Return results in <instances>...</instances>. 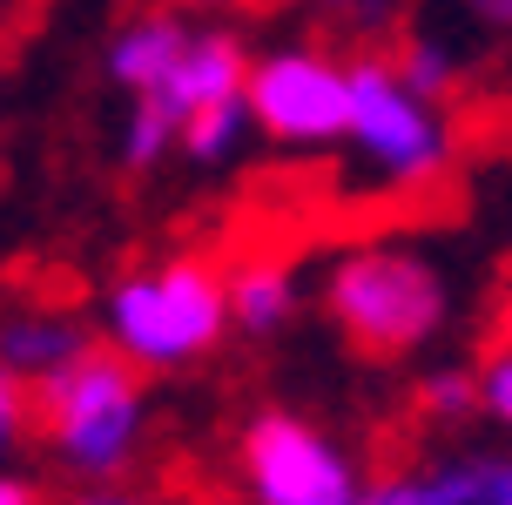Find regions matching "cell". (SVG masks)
Segmentation results:
<instances>
[{
	"label": "cell",
	"instance_id": "obj_1",
	"mask_svg": "<svg viewBox=\"0 0 512 505\" xmlns=\"http://www.w3.org/2000/svg\"><path fill=\"white\" fill-rule=\"evenodd\" d=\"M230 324V283L203 263H169L149 277H128L108 290V337L135 364H189L203 357Z\"/></svg>",
	"mask_w": 512,
	"mask_h": 505
},
{
	"label": "cell",
	"instance_id": "obj_2",
	"mask_svg": "<svg viewBox=\"0 0 512 505\" xmlns=\"http://www.w3.org/2000/svg\"><path fill=\"white\" fill-rule=\"evenodd\" d=\"M331 317L337 330L371 357H405L445 317V283L425 256L411 250H358L337 263L331 277Z\"/></svg>",
	"mask_w": 512,
	"mask_h": 505
},
{
	"label": "cell",
	"instance_id": "obj_3",
	"mask_svg": "<svg viewBox=\"0 0 512 505\" xmlns=\"http://www.w3.org/2000/svg\"><path fill=\"white\" fill-rule=\"evenodd\" d=\"M34 411L48 425L54 452L81 472H115L135 452V431H142V391L128 378V364H115L108 351H88L68 371L41 378Z\"/></svg>",
	"mask_w": 512,
	"mask_h": 505
},
{
	"label": "cell",
	"instance_id": "obj_4",
	"mask_svg": "<svg viewBox=\"0 0 512 505\" xmlns=\"http://www.w3.org/2000/svg\"><path fill=\"white\" fill-rule=\"evenodd\" d=\"M358 162L378 189H425L445 169V122L432 101L411 95L391 61H358L351 68V135Z\"/></svg>",
	"mask_w": 512,
	"mask_h": 505
},
{
	"label": "cell",
	"instance_id": "obj_5",
	"mask_svg": "<svg viewBox=\"0 0 512 505\" xmlns=\"http://www.w3.org/2000/svg\"><path fill=\"white\" fill-rule=\"evenodd\" d=\"M243 101H250V122L290 149H324L351 135V68H337L331 54L290 48L256 61Z\"/></svg>",
	"mask_w": 512,
	"mask_h": 505
},
{
	"label": "cell",
	"instance_id": "obj_6",
	"mask_svg": "<svg viewBox=\"0 0 512 505\" xmlns=\"http://www.w3.org/2000/svg\"><path fill=\"white\" fill-rule=\"evenodd\" d=\"M243 472H250L256 505H358V479L331 438H317L297 418H256L243 438Z\"/></svg>",
	"mask_w": 512,
	"mask_h": 505
},
{
	"label": "cell",
	"instance_id": "obj_7",
	"mask_svg": "<svg viewBox=\"0 0 512 505\" xmlns=\"http://www.w3.org/2000/svg\"><path fill=\"white\" fill-rule=\"evenodd\" d=\"M250 68H256V61H243V48H236L230 34H189L176 75L162 81V95H155V101H162L176 122H189V115H203V108H216V101H243Z\"/></svg>",
	"mask_w": 512,
	"mask_h": 505
},
{
	"label": "cell",
	"instance_id": "obj_8",
	"mask_svg": "<svg viewBox=\"0 0 512 505\" xmlns=\"http://www.w3.org/2000/svg\"><path fill=\"white\" fill-rule=\"evenodd\" d=\"M182 48H189V34L169 14H149V21L122 27V41L108 54V75L122 81V88H135V95H162V81L176 75Z\"/></svg>",
	"mask_w": 512,
	"mask_h": 505
},
{
	"label": "cell",
	"instance_id": "obj_9",
	"mask_svg": "<svg viewBox=\"0 0 512 505\" xmlns=\"http://www.w3.org/2000/svg\"><path fill=\"white\" fill-rule=\"evenodd\" d=\"M75 357H88V337L68 317H14V324H0V364L14 378L41 384L54 371H68Z\"/></svg>",
	"mask_w": 512,
	"mask_h": 505
},
{
	"label": "cell",
	"instance_id": "obj_10",
	"mask_svg": "<svg viewBox=\"0 0 512 505\" xmlns=\"http://www.w3.org/2000/svg\"><path fill=\"white\" fill-rule=\"evenodd\" d=\"M223 283H230V324L243 330H277L290 317V303H297V283H290V270L277 256H250Z\"/></svg>",
	"mask_w": 512,
	"mask_h": 505
},
{
	"label": "cell",
	"instance_id": "obj_11",
	"mask_svg": "<svg viewBox=\"0 0 512 505\" xmlns=\"http://www.w3.org/2000/svg\"><path fill=\"white\" fill-rule=\"evenodd\" d=\"M243 122H250V101H216V108H203V115L182 122V149L196 155V162H223V155L236 149Z\"/></svg>",
	"mask_w": 512,
	"mask_h": 505
},
{
	"label": "cell",
	"instance_id": "obj_12",
	"mask_svg": "<svg viewBox=\"0 0 512 505\" xmlns=\"http://www.w3.org/2000/svg\"><path fill=\"white\" fill-rule=\"evenodd\" d=\"M176 135H182V122H176V115H169V108H162V101H155V95H135V115H128L122 155H128V162H135V169H142V162H155V155L169 149Z\"/></svg>",
	"mask_w": 512,
	"mask_h": 505
},
{
	"label": "cell",
	"instance_id": "obj_13",
	"mask_svg": "<svg viewBox=\"0 0 512 505\" xmlns=\"http://www.w3.org/2000/svg\"><path fill=\"white\" fill-rule=\"evenodd\" d=\"M398 75H405L411 95L438 101L445 88H452V61H445V48H438V41H411V48L398 54Z\"/></svg>",
	"mask_w": 512,
	"mask_h": 505
},
{
	"label": "cell",
	"instance_id": "obj_14",
	"mask_svg": "<svg viewBox=\"0 0 512 505\" xmlns=\"http://www.w3.org/2000/svg\"><path fill=\"white\" fill-rule=\"evenodd\" d=\"M486 479L492 465H445V472H432L425 479V505H486Z\"/></svg>",
	"mask_w": 512,
	"mask_h": 505
},
{
	"label": "cell",
	"instance_id": "obj_15",
	"mask_svg": "<svg viewBox=\"0 0 512 505\" xmlns=\"http://www.w3.org/2000/svg\"><path fill=\"white\" fill-rule=\"evenodd\" d=\"M479 404H486L492 418H506V425H512V337L486 357V371H479Z\"/></svg>",
	"mask_w": 512,
	"mask_h": 505
},
{
	"label": "cell",
	"instance_id": "obj_16",
	"mask_svg": "<svg viewBox=\"0 0 512 505\" xmlns=\"http://www.w3.org/2000/svg\"><path fill=\"white\" fill-rule=\"evenodd\" d=\"M425 404H432L438 418H465V411L479 404V378H459V371H445V378L425 384Z\"/></svg>",
	"mask_w": 512,
	"mask_h": 505
},
{
	"label": "cell",
	"instance_id": "obj_17",
	"mask_svg": "<svg viewBox=\"0 0 512 505\" xmlns=\"http://www.w3.org/2000/svg\"><path fill=\"white\" fill-rule=\"evenodd\" d=\"M21 418H27V398H21V378L0 364V452L14 445V431H21Z\"/></svg>",
	"mask_w": 512,
	"mask_h": 505
},
{
	"label": "cell",
	"instance_id": "obj_18",
	"mask_svg": "<svg viewBox=\"0 0 512 505\" xmlns=\"http://www.w3.org/2000/svg\"><path fill=\"white\" fill-rule=\"evenodd\" d=\"M358 505H425V479H384L378 492H364Z\"/></svg>",
	"mask_w": 512,
	"mask_h": 505
},
{
	"label": "cell",
	"instance_id": "obj_19",
	"mask_svg": "<svg viewBox=\"0 0 512 505\" xmlns=\"http://www.w3.org/2000/svg\"><path fill=\"white\" fill-rule=\"evenodd\" d=\"M486 505H512V465H492V479H486Z\"/></svg>",
	"mask_w": 512,
	"mask_h": 505
},
{
	"label": "cell",
	"instance_id": "obj_20",
	"mask_svg": "<svg viewBox=\"0 0 512 505\" xmlns=\"http://www.w3.org/2000/svg\"><path fill=\"white\" fill-rule=\"evenodd\" d=\"M68 505H149V499H128V492H81V499Z\"/></svg>",
	"mask_w": 512,
	"mask_h": 505
},
{
	"label": "cell",
	"instance_id": "obj_21",
	"mask_svg": "<svg viewBox=\"0 0 512 505\" xmlns=\"http://www.w3.org/2000/svg\"><path fill=\"white\" fill-rule=\"evenodd\" d=\"M0 505H34V492L21 479H0Z\"/></svg>",
	"mask_w": 512,
	"mask_h": 505
},
{
	"label": "cell",
	"instance_id": "obj_22",
	"mask_svg": "<svg viewBox=\"0 0 512 505\" xmlns=\"http://www.w3.org/2000/svg\"><path fill=\"white\" fill-rule=\"evenodd\" d=\"M479 7H499V14H512V0H479Z\"/></svg>",
	"mask_w": 512,
	"mask_h": 505
},
{
	"label": "cell",
	"instance_id": "obj_23",
	"mask_svg": "<svg viewBox=\"0 0 512 505\" xmlns=\"http://www.w3.org/2000/svg\"><path fill=\"white\" fill-rule=\"evenodd\" d=\"M506 337H512V297H506Z\"/></svg>",
	"mask_w": 512,
	"mask_h": 505
}]
</instances>
